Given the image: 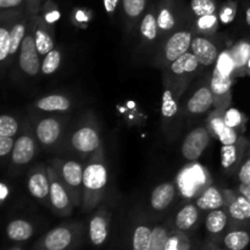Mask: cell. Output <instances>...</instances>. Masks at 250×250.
<instances>
[{"mask_svg":"<svg viewBox=\"0 0 250 250\" xmlns=\"http://www.w3.org/2000/svg\"><path fill=\"white\" fill-rule=\"evenodd\" d=\"M37 137L39 142L45 146L54 144L59 139L61 133L60 122L56 121L55 119H44L37 125L36 129Z\"/></svg>","mask_w":250,"mask_h":250,"instance_id":"obj_15","label":"cell"},{"mask_svg":"<svg viewBox=\"0 0 250 250\" xmlns=\"http://www.w3.org/2000/svg\"><path fill=\"white\" fill-rule=\"evenodd\" d=\"M151 231L146 226H138L133 233V250H149L151 241Z\"/></svg>","mask_w":250,"mask_h":250,"instance_id":"obj_28","label":"cell"},{"mask_svg":"<svg viewBox=\"0 0 250 250\" xmlns=\"http://www.w3.org/2000/svg\"><path fill=\"white\" fill-rule=\"evenodd\" d=\"M24 26L19 23L12 27L10 32V54H15L19 50L20 45H22V42L24 39Z\"/></svg>","mask_w":250,"mask_h":250,"instance_id":"obj_37","label":"cell"},{"mask_svg":"<svg viewBox=\"0 0 250 250\" xmlns=\"http://www.w3.org/2000/svg\"><path fill=\"white\" fill-rule=\"evenodd\" d=\"M217 24V17L214 15H207V16H202L198 20V27L202 31H209V29L215 28Z\"/></svg>","mask_w":250,"mask_h":250,"instance_id":"obj_44","label":"cell"},{"mask_svg":"<svg viewBox=\"0 0 250 250\" xmlns=\"http://www.w3.org/2000/svg\"><path fill=\"white\" fill-rule=\"evenodd\" d=\"M247 67H248V70L250 71V59H249V61H248V63H247Z\"/></svg>","mask_w":250,"mask_h":250,"instance_id":"obj_53","label":"cell"},{"mask_svg":"<svg viewBox=\"0 0 250 250\" xmlns=\"http://www.w3.org/2000/svg\"><path fill=\"white\" fill-rule=\"evenodd\" d=\"M61 63V54L58 50H51L50 53H48L44 58L43 62H42V72L44 75H51V73L55 72L59 68Z\"/></svg>","mask_w":250,"mask_h":250,"instance_id":"obj_33","label":"cell"},{"mask_svg":"<svg viewBox=\"0 0 250 250\" xmlns=\"http://www.w3.org/2000/svg\"><path fill=\"white\" fill-rule=\"evenodd\" d=\"M15 142L12 137H0V155L5 156L14 149Z\"/></svg>","mask_w":250,"mask_h":250,"instance_id":"obj_45","label":"cell"},{"mask_svg":"<svg viewBox=\"0 0 250 250\" xmlns=\"http://www.w3.org/2000/svg\"><path fill=\"white\" fill-rule=\"evenodd\" d=\"M192 41V34L189 32L181 31L171 36L165 45L166 60L172 62L176 59L180 58L181 55L188 53V50L190 49Z\"/></svg>","mask_w":250,"mask_h":250,"instance_id":"obj_9","label":"cell"},{"mask_svg":"<svg viewBox=\"0 0 250 250\" xmlns=\"http://www.w3.org/2000/svg\"><path fill=\"white\" fill-rule=\"evenodd\" d=\"M210 143V132L204 127L193 129L185 138L182 144V154L187 160L195 161Z\"/></svg>","mask_w":250,"mask_h":250,"instance_id":"obj_5","label":"cell"},{"mask_svg":"<svg viewBox=\"0 0 250 250\" xmlns=\"http://www.w3.org/2000/svg\"><path fill=\"white\" fill-rule=\"evenodd\" d=\"M176 195V188L173 183L165 182L161 183L156 188H154L150 197V204L154 210L156 211H163L168 205L172 203L173 198Z\"/></svg>","mask_w":250,"mask_h":250,"instance_id":"obj_12","label":"cell"},{"mask_svg":"<svg viewBox=\"0 0 250 250\" xmlns=\"http://www.w3.org/2000/svg\"><path fill=\"white\" fill-rule=\"evenodd\" d=\"M36 146L31 137L21 136L15 142L14 149H12V161L16 165H24L28 164L33 159Z\"/></svg>","mask_w":250,"mask_h":250,"instance_id":"obj_13","label":"cell"},{"mask_svg":"<svg viewBox=\"0 0 250 250\" xmlns=\"http://www.w3.org/2000/svg\"><path fill=\"white\" fill-rule=\"evenodd\" d=\"M225 200L220 190L216 187H207L203 190L202 195L197 199V207L200 210H205V211H211V210L220 209L224 207Z\"/></svg>","mask_w":250,"mask_h":250,"instance_id":"obj_18","label":"cell"},{"mask_svg":"<svg viewBox=\"0 0 250 250\" xmlns=\"http://www.w3.org/2000/svg\"><path fill=\"white\" fill-rule=\"evenodd\" d=\"M239 192L250 203V183H242L239 186Z\"/></svg>","mask_w":250,"mask_h":250,"instance_id":"obj_49","label":"cell"},{"mask_svg":"<svg viewBox=\"0 0 250 250\" xmlns=\"http://www.w3.org/2000/svg\"><path fill=\"white\" fill-rule=\"evenodd\" d=\"M168 237H170V232L167 231V229H165L164 226L154 227L153 231H151V241L149 250H165Z\"/></svg>","mask_w":250,"mask_h":250,"instance_id":"obj_30","label":"cell"},{"mask_svg":"<svg viewBox=\"0 0 250 250\" xmlns=\"http://www.w3.org/2000/svg\"><path fill=\"white\" fill-rule=\"evenodd\" d=\"M227 222H229V215L225 210L215 209L209 212L205 221L207 229L211 234H219L226 229Z\"/></svg>","mask_w":250,"mask_h":250,"instance_id":"obj_23","label":"cell"},{"mask_svg":"<svg viewBox=\"0 0 250 250\" xmlns=\"http://www.w3.org/2000/svg\"><path fill=\"white\" fill-rule=\"evenodd\" d=\"M192 10L197 16L214 15L216 11V5L212 0H192Z\"/></svg>","mask_w":250,"mask_h":250,"instance_id":"obj_35","label":"cell"},{"mask_svg":"<svg viewBox=\"0 0 250 250\" xmlns=\"http://www.w3.org/2000/svg\"><path fill=\"white\" fill-rule=\"evenodd\" d=\"M250 236L246 231H232L224 238V244L229 250H243L248 247Z\"/></svg>","mask_w":250,"mask_h":250,"instance_id":"obj_26","label":"cell"},{"mask_svg":"<svg viewBox=\"0 0 250 250\" xmlns=\"http://www.w3.org/2000/svg\"><path fill=\"white\" fill-rule=\"evenodd\" d=\"M6 234L14 242L27 241L33 234V226L24 220H15L7 225Z\"/></svg>","mask_w":250,"mask_h":250,"instance_id":"obj_19","label":"cell"},{"mask_svg":"<svg viewBox=\"0 0 250 250\" xmlns=\"http://www.w3.org/2000/svg\"><path fill=\"white\" fill-rule=\"evenodd\" d=\"M236 16V10L231 6H227L222 10L221 15H220V20L222 23H231Z\"/></svg>","mask_w":250,"mask_h":250,"instance_id":"obj_46","label":"cell"},{"mask_svg":"<svg viewBox=\"0 0 250 250\" xmlns=\"http://www.w3.org/2000/svg\"><path fill=\"white\" fill-rule=\"evenodd\" d=\"M247 22H248V24L250 26V7L247 10Z\"/></svg>","mask_w":250,"mask_h":250,"instance_id":"obj_52","label":"cell"},{"mask_svg":"<svg viewBox=\"0 0 250 250\" xmlns=\"http://www.w3.org/2000/svg\"><path fill=\"white\" fill-rule=\"evenodd\" d=\"M158 24L159 28L163 29V31H168V29H171L175 26V19H173V15L171 14L170 10H161L158 16Z\"/></svg>","mask_w":250,"mask_h":250,"instance_id":"obj_40","label":"cell"},{"mask_svg":"<svg viewBox=\"0 0 250 250\" xmlns=\"http://www.w3.org/2000/svg\"><path fill=\"white\" fill-rule=\"evenodd\" d=\"M71 102L68 98L60 94H53L44 97L37 102V107L44 111H66L70 109Z\"/></svg>","mask_w":250,"mask_h":250,"instance_id":"obj_21","label":"cell"},{"mask_svg":"<svg viewBox=\"0 0 250 250\" xmlns=\"http://www.w3.org/2000/svg\"><path fill=\"white\" fill-rule=\"evenodd\" d=\"M190 243L189 239L187 238L182 232H172L168 237L167 244H166L165 250H189Z\"/></svg>","mask_w":250,"mask_h":250,"instance_id":"obj_34","label":"cell"},{"mask_svg":"<svg viewBox=\"0 0 250 250\" xmlns=\"http://www.w3.org/2000/svg\"><path fill=\"white\" fill-rule=\"evenodd\" d=\"M46 171H48L49 180H50L49 200H50L51 207L59 215L71 214L73 203L71 200L67 189L63 186L62 181H61L60 176H59V173L56 172L54 167H46Z\"/></svg>","mask_w":250,"mask_h":250,"instance_id":"obj_3","label":"cell"},{"mask_svg":"<svg viewBox=\"0 0 250 250\" xmlns=\"http://www.w3.org/2000/svg\"><path fill=\"white\" fill-rule=\"evenodd\" d=\"M27 188L34 198L39 200H45L50 194V180L48 171L43 167H38L28 178Z\"/></svg>","mask_w":250,"mask_h":250,"instance_id":"obj_11","label":"cell"},{"mask_svg":"<svg viewBox=\"0 0 250 250\" xmlns=\"http://www.w3.org/2000/svg\"><path fill=\"white\" fill-rule=\"evenodd\" d=\"M177 112V104L172 99V95L170 92H165L164 94V103H163V115L166 117H171Z\"/></svg>","mask_w":250,"mask_h":250,"instance_id":"obj_43","label":"cell"},{"mask_svg":"<svg viewBox=\"0 0 250 250\" xmlns=\"http://www.w3.org/2000/svg\"><path fill=\"white\" fill-rule=\"evenodd\" d=\"M58 17H59V14L55 11V12H53V14L48 15V16H46V19H48V21H55Z\"/></svg>","mask_w":250,"mask_h":250,"instance_id":"obj_51","label":"cell"},{"mask_svg":"<svg viewBox=\"0 0 250 250\" xmlns=\"http://www.w3.org/2000/svg\"><path fill=\"white\" fill-rule=\"evenodd\" d=\"M216 68L222 75L232 76V73L236 72V62L232 56L231 50H225L219 54V58L216 60Z\"/></svg>","mask_w":250,"mask_h":250,"instance_id":"obj_29","label":"cell"},{"mask_svg":"<svg viewBox=\"0 0 250 250\" xmlns=\"http://www.w3.org/2000/svg\"><path fill=\"white\" fill-rule=\"evenodd\" d=\"M232 56L236 62V70L246 67L250 59V44L247 42H239L231 49Z\"/></svg>","mask_w":250,"mask_h":250,"instance_id":"obj_27","label":"cell"},{"mask_svg":"<svg viewBox=\"0 0 250 250\" xmlns=\"http://www.w3.org/2000/svg\"><path fill=\"white\" fill-rule=\"evenodd\" d=\"M146 7V0H124V10L127 16L138 17Z\"/></svg>","mask_w":250,"mask_h":250,"instance_id":"obj_39","label":"cell"},{"mask_svg":"<svg viewBox=\"0 0 250 250\" xmlns=\"http://www.w3.org/2000/svg\"><path fill=\"white\" fill-rule=\"evenodd\" d=\"M210 127L211 131L214 132L215 136L219 138L224 146H229V144H236L237 139H238V134H237L236 129L229 127L226 125L224 117L221 116H214L210 120Z\"/></svg>","mask_w":250,"mask_h":250,"instance_id":"obj_17","label":"cell"},{"mask_svg":"<svg viewBox=\"0 0 250 250\" xmlns=\"http://www.w3.org/2000/svg\"><path fill=\"white\" fill-rule=\"evenodd\" d=\"M239 181L242 183H250V159L243 164L239 170Z\"/></svg>","mask_w":250,"mask_h":250,"instance_id":"obj_47","label":"cell"},{"mask_svg":"<svg viewBox=\"0 0 250 250\" xmlns=\"http://www.w3.org/2000/svg\"><path fill=\"white\" fill-rule=\"evenodd\" d=\"M14 250H19V249H14Z\"/></svg>","mask_w":250,"mask_h":250,"instance_id":"obj_54","label":"cell"},{"mask_svg":"<svg viewBox=\"0 0 250 250\" xmlns=\"http://www.w3.org/2000/svg\"><path fill=\"white\" fill-rule=\"evenodd\" d=\"M199 217V208L197 205L187 204L180 210L176 216V227L180 231H188L192 229Z\"/></svg>","mask_w":250,"mask_h":250,"instance_id":"obj_20","label":"cell"},{"mask_svg":"<svg viewBox=\"0 0 250 250\" xmlns=\"http://www.w3.org/2000/svg\"><path fill=\"white\" fill-rule=\"evenodd\" d=\"M237 161V148L234 144L222 146L221 148V164L224 168H229Z\"/></svg>","mask_w":250,"mask_h":250,"instance_id":"obj_38","label":"cell"},{"mask_svg":"<svg viewBox=\"0 0 250 250\" xmlns=\"http://www.w3.org/2000/svg\"><path fill=\"white\" fill-rule=\"evenodd\" d=\"M199 61L193 53H186L171 62V71L175 75H185V73L194 72L199 67Z\"/></svg>","mask_w":250,"mask_h":250,"instance_id":"obj_22","label":"cell"},{"mask_svg":"<svg viewBox=\"0 0 250 250\" xmlns=\"http://www.w3.org/2000/svg\"><path fill=\"white\" fill-rule=\"evenodd\" d=\"M226 250H229V249H227V248H226Z\"/></svg>","mask_w":250,"mask_h":250,"instance_id":"obj_55","label":"cell"},{"mask_svg":"<svg viewBox=\"0 0 250 250\" xmlns=\"http://www.w3.org/2000/svg\"><path fill=\"white\" fill-rule=\"evenodd\" d=\"M232 85V76L222 75L221 72L215 68L212 72L211 82H210V89L212 90L214 95L216 97H224L229 94V89Z\"/></svg>","mask_w":250,"mask_h":250,"instance_id":"obj_25","label":"cell"},{"mask_svg":"<svg viewBox=\"0 0 250 250\" xmlns=\"http://www.w3.org/2000/svg\"><path fill=\"white\" fill-rule=\"evenodd\" d=\"M72 146L81 153H92L100 146L99 134L92 127H82L71 138Z\"/></svg>","mask_w":250,"mask_h":250,"instance_id":"obj_8","label":"cell"},{"mask_svg":"<svg viewBox=\"0 0 250 250\" xmlns=\"http://www.w3.org/2000/svg\"><path fill=\"white\" fill-rule=\"evenodd\" d=\"M19 63L22 71L28 76H36L39 72V70H42L36 41H34V37L31 36V34L24 37L23 42H22Z\"/></svg>","mask_w":250,"mask_h":250,"instance_id":"obj_6","label":"cell"},{"mask_svg":"<svg viewBox=\"0 0 250 250\" xmlns=\"http://www.w3.org/2000/svg\"><path fill=\"white\" fill-rule=\"evenodd\" d=\"M19 129V124L9 115L0 116V137H14Z\"/></svg>","mask_w":250,"mask_h":250,"instance_id":"obj_36","label":"cell"},{"mask_svg":"<svg viewBox=\"0 0 250 250\" xmlns=\"http://www.w3.org/2000/svg\"><path fill=\"white\" fill-rule=\"evenodd\" d=\"M109 236V220L103 212L97 214L89 224V238L94 246H102Z\"/></svg>","mask_w":250,"mask_h":250,"instance_id":"obj_16","label":"cell"},{"mask_svg":"<svg viewBox=\"0 0 250 250\" xmlns=\"http://www.w3.org/2000/svg\"><path fill=\"white\" fill-rule=\"evenodd\" d=\"M229 214L236 221H246L250 219V203L243 195L234 197L229 205Z\"/></svg>","mask_w":250,"mask_h":250,"instance_id":"obj_24","label":"cell"},{"mask_svg":"<svg viewBox=\"0 0 250 250\" xmlns=\"http://www.w3.org/2000/svg\"><path fill=\"white\" fill-rule=\"evenodd\" d=\"M107 183V170L102 161H92L83 172V203L85 209L93 208L102 197Z\"/></svg>","mask_w":250,"mask_h":250,"instance_id":"obj_1","label":"cell"},{"mask_svg":"<svg viewBox=\"0 0 250 250\" xmlns=\"http://www.w3.org/2000/svg\"><path fill=\"white\" fill-rule=\"evenodd\" d=\"M73 242V232L70 227L60 226L51 229L42 239L43 250H66Z\"/></svg>","mask_w":250,"mask_h":250,"instance_id":"obj_7","label":"cell"},{"mask_svg":"<svg viewBox=\"0 0 250 250\" xmlns=\"http://www.w3.org/2000/svg\"><path fill=\"white\" fill-rule=\"evenodd\" d=\"M207 171L199 165L183 168L178 176V187L183 197L192 198L207 185Z\"/></svg>","mask_w":250,"mask_h":250,"instance_id":"obj_4","label":"cell"},{"mask_svg":"<svg viewBox=\"0 0 250 250\" xmlns=\"http://www.w3.org/2000/svg\"><path fill=\"white\" fill-rule=\"evenodd\" d=\"M22 0H0V7L2 9H9V7L19 6Z\"/></svg>","mask_w":250,"mask_h":250,"instance_id":"obj_48","label":"cell"},{"mask_svg":"<svg viewBox=\"0 0 250 250\" xmlns=\"http://www.w3.org/2000/svg\"><path fill=\"white\" fill-rule=\"evenodd\" d=\"M104 1V7L105 10H106V12H114L115 9H116L117 6V2H119V0H103Z\"/></svg>","mask_w":250,"mask_h":250,"instance_id":"obj_50","label":"cell"},{"mask_svg":"<svg viewBox=\"0 0 250 250\" xmlns=\"http://www.w3.org/2000/svg\"><path fill=\"white\" fill-rule=\"evenodd\" d=\"M214 104V93L209 87H202L198 89L188 102L187 107L189 112L200 115L207 112Z\"/></svg>","mask_w":250,"mask_h":250,"instance_id":"obj_14","label":"cell"},{"mask_svg":"<svg viewBox=\"0 0 250 250\" xmlns=\"http://www.w3.org/2000/svg\"><path fill=\"white\" fill-rule=\"evenodd\" d=\"M224 120L226 122V125H229L232 128H236V127L241 126L242 121H243V116H242L241 112L237 109H229L224 115Z\"/></svg>","mask_w":250,"mask_h":250,"instance_id":"obj_42","label":"cell"},{"mask_svg":"<svg viewBox=\"0 0 250 250\" xmlns=\"http://www.w3.org/2000/svg\"><path fill=\"white\" fill-rule=\"evenodd\" d=\"M190 50L198 59L200 65L203 66L212 65V63L216 62L217 58H219V51H217L216 46L203 37L193 38L192 44H190Z\"/></svg>","mask_w":250,"mask_h":250,"instance_id":"obj_10","label":"cell"},{"mask_svg":"<svg viewBox=\"0 0 250 250\" xmlns=\"http://www.w3.org/2000/svg\"><path fill=\"white\" fill-rule=\"evenodd\" d=\"M10 54V32L6 28H0V60H5Z\"/></svg>","mask_w":250,"mask_h":250,"instance_id":"obj_41","label":"cell"},{"mask_svg":"<svg viewBox=\"0 0 250 250\" xmlns=\"http://www.w3.org/2000/svg\"><path fill=\"white\" fill-rule=\"evenodd\" d=\"M70 194L73 207L83 203V172L84 168L77 161L61 163L60 171H56Z\"/></svg>","mask_w":250,"mask_h":250,"instance_id":"obj_2","label":"cell"},{"mask_svg":"<svg viewBox=\"0 0 250 250\" xmlns=\"http://www.w3.org/2000/svg\"><path fill=\"white\" fill-rule=\"evenodd\" d=\"M34 41H36L37 50H38L39 55H46L51 50H54L53 39L43 29H37L36 34H34Z\"/></svg>","mask_w":250,"mask_h":250,"instance_id":"obj_32","label":"cell"},{"mask_svg":"<svg viewBox=\"0 0 250 250\" xmlns=\"http://www.w3.org/2000/svg\"><path fill=\"white\" fill-rule=\"evenodd\" d=\"M158 19H155L153 14H148L144 16L143 21L141 23V33L144 38L153 41L158 36Z\"/></svg>","mask_w":250,"mask_h":250,"instance_id":"obj_31","label":"cell"}]
</instances>
